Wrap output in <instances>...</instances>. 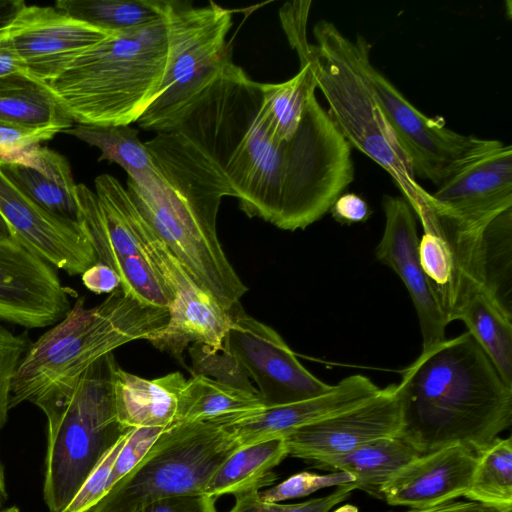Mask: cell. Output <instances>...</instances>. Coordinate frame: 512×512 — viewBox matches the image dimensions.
<instances>
[{"label":"cell","instance_id":"20","mask_svg":"<svg viewBox=\"0 0 512 512\" xmlns=\"http://www.w3.org/2000/svg\"><path fill=\"white\" fill-rule=\"evenodd\" d=\"M186 379L180 372L146 379L116 372L115 400L120 422L128 428H168L176 422L178 400Z\"/></svg>","mask_w":512,"mask_h":512},{"label":"cell","instance_id":"16","mask_svg":"<svg viewBox=\"0 0 512 512\" xmlns=\"http://www.w3.org/2000/svg\"><path fill=\"white\" fill-rule=\"evenodd\" d=\"M401 408L396 384L367 401L299 427L283 437L290 456L315 461L339 455L381 438L398 437Z\"/></svg>","mask_w":512,"mask_h":512},{"label":"cell","instance_id":"29","mask_svg":"<svg viewBox=\"0 0 512 512\" xmlns=\"http://www.w3.org/2000/svg\"><path fill=\"white\" fill-rule=\"evenodd\" d=\"M484 288L512 315V208L496 216L481 236Z\"/></svg>","mask_w":512,"mask_h":512},{"label":"cell","instance_id":"9","mask_svg":"<svg viewBox=\"0 0 512 512\" xmlns=\"http://www.w3.org/2000/svg\"><path fill=\"white\" fill-rule=\"evenodd\" d=\"M360 62L397 141L408 156L415 177L440 183L480 142L445 126L442 118L419 111L376 69L370 59L371 45L358 35Z\"/></svg>","mask_w":512,"mask_h":512},{"label":"cell","instance_id":"33","mask_svg":"<svg viewBox=\"0 0 512 512\" xmlns=\"http://www.w3.org/2000/svg\"><path fill=\"white\" fill-rule=\"evenodd\" d=\"M59 131L53 128H30L0 122V164H19L34 168L41 143Z\"/></svg>","mask_w":512,"mask_h":512},{"label":"cell","instance_id":"2","mask_svg":"<svg viewBox=\"0 0 512 512\" xmlns=\"http://www.w3.org/2000/svg\"><path fill=\"white\" fill-rule=\"evenodd\" d=\"M401 375L398 437L419 455L451 445L477 454L512 424V387L468 331L422 351Z\"/></svg>","mask_w":512,"mask_h":512},{"label":"cell","instance_id":"24","mask_svg":"<svg viewBox=\"0 0 512 512\" xmlns=\"http://www.w3.org/2000/svg\"><path fill=\"white\" fill-rule=\"evenodd\" d=\"M287 456L283 438L240 446L217 468L204 494L216 499L224 494L260 491L275 482L273 469Z\"/></svg>","mask_w":512,"mask_h":512},{"label":"cell","instance_id":"47","mask_svg":"<svg viewBox=\"0 0 512 512\" xmlns=\"http://www.w3.org/2000/svg\"><path fill=\"white\" fill-rule=\"evenodd\" d=\"M333 512H359L358 508L352 504H345L334 510Z\"/></svg>","mask_w":512,"mask_h":512},{"label":"cell","instance_id":"8","mask_svg":"<svg viewBox=\"0 0 512 512\" xmlns=\"http://www.w3.org/2000/svg\"><path fill=\"white\" fill-rule=\"evenodd\" d=\"M239 447L222 422L175 423L88 512H136L159 498L204 493L217 468Z\"/></svg>","mask_w":512,"mask_h":512},{"label":"cell","instance_id":"13","mask_svg":"<svg viewBox=\"0 0 512 512\" xmlns=\"http://www.w3.org/2000/svg\"><path fill=\"white\" fill-rule=\"evenodd\" d=\"M113 34L76 20L55 6L26 4L3 42L26 73L48 83L78 56Z\"/></svg>","mask_w":512,"mask_h":512},{"label":"cell","instance_id":"4","mask_svg":"<svg viewBox=\"0 0 512 512\" xmlns=\"http://www.w3.org/2000/svg\"><path fill=\"white\" fill-rule=\"evenodd\" d=\"M119 365L113 352L70 382L31 400L46 416L48 446L43 495L50 512H62L106 454L132 428L118 417Z\"/></svg>","mask_w":512,"mask_h":512},{"label":"cell","instance_id":"48","mask_svg":"<svg viewBox=\"0 0 512 512\" xmlns=\"http://www.w3.org/2000/svg\"><path fill=\"white\" fill-rule=\"evenodd\" d=\"M0 512H19V509L15 506L2 510Z\"/></svg>","mask_w":512,"mask_h":512},{"label":"cell","instance_id":"19","mask_svg":"<svg viewBox=\"0 0 512 512\" xmlns=\"http://www.w3.org/2000/svg\"><path fill=\"white\" fill-rule=\"evenodd\" d=\"M370 378L351 375L323 395L295 403L263 407L242 416L225 428L240 446L283 438L291 431L353 408L380 393Z\"/></svg>","mask_w":512,"mask_h":512},{"label":"cell","instance_id":"32","mask_svg":"<svg viewBox=\"0 0 512 512\" xmlns=\"http://www.w3.org/2000/svg\"><path fill=\"white\" fill-rule=\"evenodd\" d=\"M29 345L26 333L16 334L0 323V429L7 422L11 409V387L15 371ZM6 498V484L0 463V508Z\"/></svg>","mask_w":512,"mask_h":512},{"label":"cell","instance_id":"46","mask_svg":"<svg viewBox=\"0 0 512 512\" xmlns=\"http://www.w3.org/2000/svg\"><path fill=\"white\" fill-rule=\"evenodd\" d=\"M11 237H13L12 232L8 224L0 214V240L8 239Z\"/></svg>","mask_w":512,"mask_h":512},{"label":"cell","instance_id":"22","mask_svg":"<svg viewBox=\"0 0 512 512\" xmlns=\"http://www.w3.org/2000/svg\"><path fill=\"white\" fill-rule=\"evenodd\" d=\"M419 454L399 437L367 442L343 454L313 461L314 467L347 472L355 489L381 498L382 487Z\"/></svg>","mask_w":512,"mask_h":512},{"label":"cell","instance_id":"3","mask_svg":"<svg viewBox=\"0 0 512 512\" xmlns=\"http://www.w3.org/2000/svg\"><path fill=\"white\" fill-rule=\"evenodd\" d=\"M170 57L167 0L160 20L111 35L47 85L76 124L131 125L156 99Z\"/></svg>","mask_w":512,"mask_h":512},{"label":"cell","instance_id":"17","mask_svg":"<svg viewBox=\"0 0 512 512\" xmlns=\"http://www.w3.org/2000/svg\"><path fill=\"white\" fill-rule=\"evenodd\" d=\"M385 228L376 258L397 273L406 286L417 312L422 351L444 341L450 323L439 305L419 259V239L414 212L404 197L385 195L382 201Z\"/></svg>","mask_w":512,"mask_h":512},{"label":"cell","instance_id":"28","mask_svg":"<svg viewBox=\"0 0 512 512\" xmlns=\"http://www.w3.org/2000/svg\"><path fill=\"white\" fill-rule=\"evenodd\" d=\"M262 102L269 123L280 140H290L298 131L317 83L311 64H300L299 72L282 83H261Z\"/></svg>","mask_w":512,"mask_h":512},{"label":"cell","instance_id":"27","mask_svg":"<svg viewBox=\"0 0 512 512\" xmlns=\"http://www.w3.org/2000/svg\"><path fill=\"white\" fill-rule=\"evenodd\" d=\"M167 0H59L55 7L97 28L119 33L160 20Z\"/></svg>","mask_w":512,"mask_h":512},{"label":"cell","instance_id":"49","mask_svg":"<svg viewBox=\"0 0 512 512\" xmlns=\"http://www.w3.org/2000/svg\"><path fill=\"white\" fill-rule=\"evenodd\" d=\"M499 512H512V508L504 509V510H501Z\"/></svg>","mask_w":512,"mask_h":512},{"label":"cell","instance_id":"23","mask_svg":"<svg viewBox=\"0 0 512 512\" xmlns=\"http://www.w3.org/2000/svg\"><path fill=\"white\" fill-rule=\"evenodd\" d=\"M0 122L59 132L74 125L47 83L26 72L0 77Z\"/></svg>","mask_w":512,"mask_h":512},{"label":"cell","instance_id":"34","mask_svg":"<svg viewBox=\"0 0 512 512\" xmlns=\"http://www.w3.org/2000/svg\"><path fill=\"white\" fill-rule=\"evenodd\" d=\"M193 375H204L220 383L258 393L249 377L224 348H212L204 344H193L189 349Z\"/></svg>","mask_w":512,"mask_h":512},{"label":"cell","instance_id":"12","mask_svg":"<svg viewBox=\"0 0 512 512\" xmlns=\"http://www.w3.org/2000/svg\"><path fill=\"white\" fill-rule=\"evenodd\" d=\"M144 253L173 295L167 324L145 340L182 364L191 343L222 348L231 324L229 311L194 281L157 235L146 240Z\"/></svg>","mask_w":512,"mask_h":512},{"label":"cell","instance_id":"7","mask_svg":"<svg viewBox=\"0 0 512 512\" xmlns=\"http://www.w3.org/2000/svg\"><path fill=\"white\" fill-rule=\"evenodd\" d=\"M170 62L156 99L136 122L146 131L176 127L233 63L227 40L232 11L213 1L195 7L168 0Z\"/></svg>","mask_w":512,"mask_h":512},{"label":"cell","instance_id":"37","mask_svg":"<svg viewBox=\"0 0 512 512\" xmlns=\"http://www.w3.org/2000/svg\"><path fill=\"white\" fill-rule=\"evenodd\" d=\"M130 431L106 454L62 512H88L103 498L109 490V477L114 461Z\"/></svg>","mask_w":512,"mask_h":512},{"label":"cell","instance_id":"44","mask_svg":"<svg viewBox=\"0 0 512 512\" xmlns=\"http://www.w3.org/2000/svg\"><path fill=\"white\" fill-rule=\"evenodd\" d=\"M26 4L23 0H0V42Z\"/></svg>","mask_w":512,"mask_h":512},{"label":"cell","instance_id":"14","mask_svg":"<svg viewBox=\"0 0 512 512\" xmlns=\"http://www.w3.org/2000/svg\"><path fill=\"white\" fill-rule=\"evenodd\" d=\"M57 270L11 237L0 240V320L24 328L54 325L71 308Z\"/></svg>","mask_w":512,"mask_h":512},{"label":"cell","instance_id":"25","mask_svg":"<svg viewBox=\"0 0 512 512\" xmlns=\"http://www.w3.org/2000/svg\"><path fill=\"white\" fill-rule=\"evenodd\" d=\"M263 407L259 393L204 375H193L180 393L175 423L216 421L225 424Z\"/></svg>","mask_w":512,"mask_h":512},{"label":"cell","instance_id":"11","mask_svg":"<svg viewBox=\"0 0 512 512\" xmlns=\"http://www.w3.org/2000/svg\"><path fill=\"white\" fill-rule=\"evenodd\" d=\"M229 313L223 346L257 384L265 407L317 397L332 388L299 362L274 329L244 313L239 304Z\"/></svg>","mask_w":512,"mask_h":512},{"label":"cell","instance_id":"18","mask_svg":"<svg viewBox=\"0 0 512 512\" xmlns=\"http://www.w3.org/2000/svg\"><path fill=\"white\" fill-rule=\"evenodd\" d=\"M476 463L477 454L462 445L419 455L382 487L381 498L412 509L451 502L467 492Z\"/></svg>","mask_w":512,"mask_h":512},{"label":"cell","instance_id":"42","mask_svg":"<svg viewBox=\"0 0 512 512\" xmlns=\"http://www.w3.org/2000/svg\"><path fill=\"white\" fill-rule=\"evenodd\" d=\"M84 286L95 294H111L120 287V277L108 265L97 261L81 274Z\"/></svg>","mask_w":512,"mask_h":512},{"label":"cell","instance_id":"31","mask_svg":"<svg viewBox=\"0 0 512 512\" xmlns=\"http://www.w3.org/2000/svg\"><path fill=\"white\" fill-rule=\"evenodd\" d=\"M0 167L42 209L59 218L78 223L76 187H67L28 166L0 164Z\"/></svg>","mask_w":512,"mask_h":512},{"label":"cell","instance_id":"35","mask_svg":"<svg viewBox=\"0 0 512 512\" xmlns=\"http://www.w3.org/2000/svg\"><path fill=\"white\" fill-rule=\"evenodd\" d=\"M355 477L347 472L335 471L329 474H316L303 471L296 473L279 484L258 492L261 501L278 503L301 498L328 487L352 483Z\"/></svg>","mask_w":512,"mask_h":512},{"label":"cell","instance_id":"43","mask_svg":"<svg viewBox=\"0 0 512 512\" xmlns=\"http://www.w3.org/2000/svg\"><path fill=\"white\" fill-rule=\"evenodd\" d=\"M504 509H497L479 502H447L438 506L413 509L409 512H499Z\"/></svg>","mask_w":512,"mask_h":512},{"label":"cell","instance_id":"45","mask_svg":"<svg viewBox=\"0 0 512 512\" xmlns=\"http://www.w3.org/2000/svg\"><path fill=\"white\" fill-rule=\"evenodd\" d=\"M17 72H25L10 48L0 42V77Z\"/></svg>","mask_w":512,"mask_h":512},{"label":"cell","instance_id":"1","mask_svg":"<svg viewBox=\"0 0 512 512\" xmlns=\"http://www.w3.org/2000/svg\"><path fill=\"white\" fill-rule=\"evenodd\" d=\"M260 85L232 63L176 127L144 143L172 189L216 206L236 197L249 217L303 230L354 180L351 145L316 96L280 140Z\"/></svg>","mask_w":512,"mask_h":512},{"label":"cell","instance_id":"26","mask_svg":"<svg viewBox=\"0 0 512 512\" xmlns=\"http://www.w3.org/2000/svg\"><path fill=\"white\" fill-rule=\"evenodd\" d=\"M512 387V315L482 287L471 291L456 316Z\"/></svg>","mask_w":512,"mask_h":512},{"label":"cell","instance_id":"21","mask_svg":"<svg viewBox=\"0 0 512 512\" xmlns=\"http://www.w3.org/2000/svg\"><path fill=\"white\" fill-rule=\"evenodd\" d=\"M100 150L99 161L121 166L128 178L150 194H159L167 182L145 143L139 130L130 125L93 126L75 124L63 131Z\"/></svg>","mask_w":512,"mask_h":512},{"label":"cell","instance_id":"30","mask_svg":"<svg viewBox=\"0 0 512 512\" xmlns=\"http://www.w3.org/2000/svg\"><path fill=\"white\" fill-rule=\"evenodd\" d=\"M464 497L497 509L512 508L511 437H497L477 453L475 471Z\"/></svg>","mask_w":512,"mask_h":512},{"label":"cell","instance_id":"15","mask_svg":"<svg viewBox=\"0 0 512 512\" xmlns=\"http://www.w3.org/2000/svg\"><path fill=\"white\" fill-rule=\"evenodd\" d=\"M0 214L22 246L71 276L98 257L77 222L54 216L26 196L0 167Z\"/></svg>","mask_w":512,"mask_h":512},{"label":"cell","instance_id":"40","mask_svg":"<svg viewBox=\"0 0 512 512\" xmlns=\"http://www.w3.org/2000/svg\"><path fill=\"white\" fill-rule=\"evenodd\" d=\"M214 498L204 494H183L156 499L136 512H217Z\"/></svg>","mask_w":512,"mask_h":512},{"label":"cell","instance_id":"38","mask_svg":"<svg viewBox=\"0 0 512 512\" xmlns=\"http://www.w3.org/2000/svg\"><path fill=\"white\" fill-rule=\"evenodd\" d=\"M165 429L160 427H137L130 431L112 466L109 489L143 459Z\"/></svg>","mask_w":512,"mask_h":512},{"label":"cell","instance_id":"6","mask_svg":"<svg viewBox=\"0 0 512 512\" xmlns=\"http://www.w3.org/2000/svg\"><path fill=\"white\" fill-rule=\"evenodd\" d=\"M313 34L315 43L300 64H311L334 124L350 145L389 173L419 215L430 207L431 193L418 184L411 162L363 72L358 35L351 40L327 20L317 22Z\"/></svg>","mask_w":512,"mask_h":512},{"label":"cell","instance_id":"10","mask_svg":"<svg viewBox=\"0 0 512 512\" xmlns=\"http://www.w3.org/2000/svg\"><path fill=\"white\" fill-rule=\"evenodd\" d=\"M431 193L433 211L464 230H482L512 208V148L481 138Z\"/></svg>","mask_w":512,"mask_h":512},{"label":"cell","instance_id":"41","mask_svg":"<svg viewBox=\"0 0 512 512\" xmlns=\"http://www.w3.org/2000/svg\"><path fill=\"white\" fill-rule=\"evenodd\" d=\"M330 211L334 219L343 224L365 222L371 213L365 200L354 193L341 194Z\"/></svg>","mask_w":512,"mask_h":512},{"label":"cell","instance_id":"5","mask_svg":"<svg viewBox=\"0 0 512 512\" xmlns=\"http://www.w3.org/2000/svg\"><path fill=\"white\" fill-rule=\"evenodd\" d=\"M169 320L168 309L145 305L120 287L87 308L79 298L62 319L30 343L15 371L10 408L80 376L114 349L145 340Z\"/></svg>","mask_w":512,"mask_h":512},{"label":"cell","instance_id":"39","mask_svg":"<svg viewBox=\"0 0 512 512\" xmlns=\"http://www.w3.org/2000/svg\"><path fill=\"white\" fill-rule=\"evenodd\" d=\"M311 1L286 2L279 10L282 27L288 41L296 50L299 60L309 52L311 43L307 38V21Z\"/></svg>","mask_w":512,"mask_h":512},{"label":"cell","instance_id":"36","mask_svg":"<svg viewBox=\"0 0 512 512\" xmlns=\"http://www.w3.org/2000/svg\"><path fill=\"white\" fill-rule=\"evenodd\" d=\"M338 488L320 498L296 504H279L261 501L259 491H251L235 495V504L229 512H329L335 505L349 497L355 490L352 483L337 486Z\"/></svg>","mask_w":512,"mask_h":512}]
</instances>
